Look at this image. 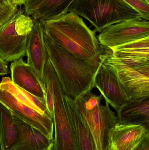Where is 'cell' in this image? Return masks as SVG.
Masks as SVG:
<instances>
[{
    "label": "cell",
    "mask_w": 149,
    "mask_h": 150,
    "mask_svg": "<svg viewBox=\"0 0 149 150\" xmlns=\"http://www.w3.org/2000/svg\"><path fill=\"white\" fill-rule=\"evenodd\" d=\"M50 40L74 56L89 62L100 63L104 52L95 32L79 16L72 12L40 22Z\"/></svg>",
    "instance_id": "cell-1"
},
{
    "label": "cell",
    "mask_w": 149,
    "mask_h": 150,
    "mask_svg": "<svg viewBox=\"0 0 149 150\" xmlns=\"http://www.w3.org/2000/svg\"><path fill=\"white\" fill-rule=\"evenodd\" d=\"M48 59L50 62L64 93L75 100L92 91L100 63L74 56L50 40L43 33Z\"/></svg>",
    "instance_id": "cell-2"
},
{
    "label": "cell",
    "mask_w": 149,
    "mask_h": 150,
    "mask_svg": "<svg viewBox=\"0 0 149 150\" xmlns=\"http://www.w3.org/2000/svg\"><path fill=\"white\" fill-rule=\"evenodd\" d=\"M67 12L84 18L101 32L114 24L140 17L123 0H74Z\"/></svg>",
    "instance_id": "cell-3"
},
{
    "label": "cell",
    "mask_w": 149,
    "mask_h": 150,
    "mask_svg": "<svg viewBox=\"0 0 149 150\" xmlns=\"http://www.w3.org/2000/svg\"><path fill=\"white\" fill-rule=\"evenodd\" d=\"M103 98L101 94L96 95L91 91L75 100L77 108L91 130L96 150H109L108 133L117 122L110 105L101 103Z\"/></svg>",
    "instance_id": "cell-4"
},
{
    "label": "cell",
    "mask_w": 149,
    "mask_h": 150,
    "mask_svg": "<svg viewBox=\"0 0 149 150\" xmlns=\"http://www.w3.org/2000/svg\"><path fill=\"white\" fill-rule=\"evenodd\" d=\"M45 85L51 89L53 96V121L55 137L52 150H76L64 102V93L52 65L46 63L44 69Z\"/></svg>",
    "instance_id": "cell-5"
},
{
    "label": "cell",
    "mask_w": 149,
    "mask_h": 150,
    "mask_svg": "<svg viewBox=\"0 0 149 150\" xmlns=\"http://www.w3.org/2000/svg\"><path fill=\"white\" fill-rule=\"evenodd\" d=\"M148 37L149 20L138 17L110 25L97 38L102 47L111 49Z\"/></svg>",
    "instance_id": "cell-6"
},
{
    "label": "cell",
    "mask_w": 149,
    "mask_h": 150,
    "mask_svg": "<svg viewBox=\"0 0 149 150\" xmlns=\"http://www.w3.org/2000/svg\"><path fill=\"white\" fill-rule=\"evenodd\" d=\"M0 102L13 115L36 129L50 140H53V120L41 114L23 103L1 85Z\"/></svg>",
    "instance_id": "cell-7"
},
{
    "label": "cell",
    "mask_w": 149,
    "mask_h": 150,
    "mask_svg": "<svg viewBox=\"0 0 149 150\" xmlns=\"http://www.w3.org/2000/svg\"><path fill=\"white\" fill-rule=\"evenodd\" d=\"M106 66L115 73L131 100L149 97V64L136 67Z\"/></svg>",
    "instance_id": "cell-8"
},
{
    "label": "cell",
    "mask_w": 149,
    "mask_h": 150,
    "mask_svg": "<svg viewBox=\"0 0 149 150\" xmlns=\"http://www.w3.org/2000/svg\"><path fill=\"white\" fill-rule=\"evenodd\" d=\"M24 11V8H19L11 19L0 27V57L6 63L26 55L29 34L18 35L15 29L17 18Z\"/></svg>",
    "instance_id": "cell-9"
},
{
    "label": "cell",
    "mask_w": 149,
    "mask_h": 150,
    "mask_svg": "<svg viewBox=\"0 0 149 150\" xmlns=\"http://www.w3.org/2000/svg\"><path fill=\"white\" fill-rule=\"evenodd\" d=\"M93 86L99 90L106 103L116 111L131 100L115 73L101 61L94 78Z\"/></svg>",
    "instance_id": "cell-10"
},
{
    "label": "cell",
    "mask_w": 149,
    "mask_h": 150,
    "mask_svg": "<svg viewBox=\"0 0 149 150\" xmlns=\"http://www.w3.org/2000/svg\"><path fill=\"white\" fill-rule=\"evenodd\" d=\"M64 99L76 150H96L91 130L75 100L64 93Z\"/></svg>",
    "instance_id": "cell-11"
},
{
    "label": "cell",
    "mask_w": 149,
    "mask_h": 150,
    "mask_svg": "<svg viewBox=\"0 0 149 150\" xmlns=\"http://www.w3.org/2000/svg\"><path fill=\"white\" fill-rule=\"evenodd\" d=\"M149 135V129L141 125L117 122L108 134L109 150H134Z\"/></svg>",
    "instance_id": "cell-12"
},
{
    "label": "cell",
    "mask_w": 149,
    "mask_h": 150,
    "mask_svg": "<svg viewBox=\"0 0 149 150\" xmlns=\"http://www.w3.org/2000/svg\"><path fill=\"white\" fill-rule=\"evenodd\" d=\"M10 70L11 80L15 85L46 102L44 83L22 58L13 62Z\"/></svg>",
    "instance_id": "cell-13"
},
{
    "label": "cell",
    "mask_w": 149,
    "mask_h": 150,
    "mask_svg": "<svg viewBox=\"0 0 149 150\" xmlns=\"http://www.w3.org/2000/svg\"><path fill=\"white\" fill-rule=\"evenodd\" d=\"M27 64L32 67L39 79L44 83V69L48 60L41 23L34 22L28 38L26 48Z\"/></svg>",
    "instance_id": "cell-14"
},
{
    "label": "cell",
    "mask_w": 149,
    "mask_h": 150,
    "mask_svg": "<svg viewBox=\"0 0 149 150\" xmlns=\"http://www.w3.org/2000/svg\"><path fill=\"white\" fill-rule=\"evenodd\" d=\"M74 0H28L24 4L25 14L34 22L47 21L67 13Z\"/></svg>",
    "instance_id": "cell-15"
},
{
    "label": "cell",
    "mask_w": 149,
    "mask_h": 150,
    "mask_svg": "<svg viewBox=\"0 0 149 150\" xmlns=\"http://www.w3.org/2000/svg\"><path fill=\"white\" fill-rule=\"evenodd\" d=\"M19 132L18 141L13 150H52L53 140L14 115Z\"/></svg>",
    "instance_id": "cell-16"
},
{
    "label": "cell",
    "mask_w": 149,
    "mask_h": 150,
    "mask_svg": "<svg viewBox=\"0 0 149 150\" xmlns=\"http://www.w3.org/2000/svg\"><path fill=\"white\" fill-rule=\"evenodd\" d=\"M116 112L117 122L141 125L149 129V97L130 100Z\"/></svg>",
    "instance_id": "cell-17"
},
{
    "label": "cell",
    "mask_w": 149,
    "mask_h": 150,
    "mask_svg": "<svg viewBox=\"0 0 149 150\" xmlns=\"http://www.w3.org/2000/svg\"><path fill=\"white\" fill-rule=\"evenodd\" d=\"M19 136L14 115L0 102V150H13Z\"/></svg>",
    "instance_id": "cell-18"
},
{
    "label": "cell",
    "mask_w": 149,
    "mask_h": 150,
    "mask_svg": "<svg viewBox=\"0 0 149 150\" xmlns=\"http://www.w3.org/2000/svg\"><path fill=\"white\" fill-rule=\"evenodd\" d=\"M115 55L149 59V37L110 49Z\"/></svg>",
    "instance_id": "cell-19"
},
{
    "label": "cell",
    "mask_w": 149,
    "mask_h": 150,
    "mask_svg": "<svg viewBox=\"0 0 149 150\" xmlns=\"http://www.w3.org/2000/svg\"><path fill=\"white\" fill-rule=\"evenodd\" d=\"M34 22L29 16L21 14L17 18L15 23V29L19 35H28L31 31Z\"/></svg>",
    "instance_id": "cell-20"
},
{
    "label": "cell",
    "mask_w": 149,
    "mask_h": 150,
    "mask_svg": "<svg viewBox=\"0 0 149 150\" xmlns=\"http://www.w3.org/2000/svg\"><path fill=\"white\" fill-rule=\"evenodd\" d=\"M145 20H149V4L144 0H123Z\"/></svg>",
    "instance_id": "cell-21"
},
{
    "label": "cell",
    "mask_w": 149,
    "mask_h": 150,
    "mask_svg": "<svg viewBox=\"0 0 149 150\" xmlns=\"http://www.w3.org/2000/svg\"><path fill=\"white\" fill-rule=\"evenodd\" d=\"M17 6L13 4H0V27L8 22L18 11Z\"/></svg>",
    "instance_id": "cell-22"
},
{
    "label": "cell",
    "mask_w": 149,
    "mask_h": 150,
    "mask_svg": "<svg viewBox=\"0 0 149 150\" xmlns=\"http://www.w3.org/2000/svg\"><path fill=\"white\" fill-rule=\"evenodd\" d=\"M134 150H149V135L143 139Z\"/></svg>",
    "instance_id": "cell-23"
},
{
    "label": "cell",
    "mask_w": 149,
    "mask_h": 150,
    "mask_svg": "<svg viewBox=\"0 0 149 150\" xmlns=\"http://www.w3.org/2000/svg\"><path fill=\"white\" fill-rule=\"evenodd\" d=\"M8 71L7 63L3 61L0 57V76L7 75Z\"/></svg>",
    "instance_id": "cell-24"
},
{
    "label": "cell",
    "mask_w": 149,
    "mask_h": 150,
    "mask_svg": "<svg viewBox=\"0 0 149 150\" xmlns=\"http://www.w3.org/2000/svg\"><path fill=\"white\" fill-rule=\"evenodd\" d=\"M9 1L11 4L18 6L24 5L28 1V0H9Z\"/></svg>",
    "instance_id": "cell-25"
},
{
    "label": "cell",
    "mask_w": 149,
    "mask_h": 150,
    "mask_svg": "<svg viewBox=\"0 0 149 150\" xmlns=\"http://www.w3.org/2000/svg\"><path fill=\"white\" fill-rule=\"evenodd\" d=\"M10 4L11 3H10L9 0H0V4L3 5V6L8 5Z\"/></svg>",
    "instance_id": "cell-26"
},
{
    "label": "cell",
    "mask_w": 149,
    "mask_h": 150,
    "mask_svg": "<svg viewBox=\"0 0 149 150\" xmlns=\"http://www.w3.org/2000/svg\"><path fill=\"white\" fill-rule=\"evenodd\" d=\"M144 1H146L147 3L149 4V0H144Z\"/></svg>",
    "instance_id": "cell-27"
}]
</instances>
